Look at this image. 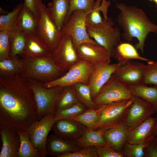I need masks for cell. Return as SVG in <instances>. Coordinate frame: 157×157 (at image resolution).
Segmentation results:
<instances>
[{"instance_id":"6da1fadb","label":"cell","mask_w":157,"mask_h":157,"mask_svg":"<svg viewBox=\"0 0 157 157\" xmlns=\"http://www.w3.org/2000/svg\"><path fill=\"white\" fill-rule=\"evenodd\" d=\"M38 120L33 92L21 74L0 77V125L26 131Z\"/></svg>"},{"instance_id":"7a4b0ae2","label":"cell","mask_w":157,"mask_h":157,"mask_svg":"<svg viewBox=\"0 0 157 157\" xmlns=\"http://www.w3.org/2000/svg\"><path fill=\"white\" fill-rule=\"evenodd\" d=\"M115 7L120 11L117 21L123 31L121 37L129 41L134 38L137 39L135 47L143 53L146 38L150 33H157V25L149 19L142 9L136 6L119 3Z\"/></svg>"},{"instance_id":"3957f363","label":"cell","mask_w":157,"mask_h":157,"mask_svg":"<svg viewBox=\"0 0 157 157\" xmlns=\"http://www.w3.org/2000/svg\"><path fill=\"white\" fill-rule=\"evenodd\" d=\"M21 56L19 60L22 67L21 75L25 78L48 83L59 78L67 72L56 65L52 55L40 57L24 55Z\"/></svg>"},{"instance_id":"277c9868","label":"cell","mask_w":157,"mask_h":157,"mask_svg":"<svg viewBox=\"0 0 157 157\" xmlns=\"http://www.w3.org/2000/svg\"><path fill=\"white\" fill-rule=\"evenodd\" d=\"M133 98L105 105L94 125L90 129L105 131L124 123Z\"/></svg>"},{"instance_id":"5b68a950","label":"cell","mask_w":157,"mask_h":157,"mask_svg":"<svg viewBox=\"0 0 157 157\" xmlns=\"http://www.w3.org/2000/svg\"><path fill=\"white\" fill-rule=\"evenodd\" d=\"M26 79L33 93L38 120L49 113H54L57 99L63 87L57 86L47 88L42 83Z\"/></svg>"},{"instance_id":"8992f818","label":"cell","mask_w":157,"mask_h":157,"mask_svg":"<svg viewBox=\"0 0 157 157\" xmlns=\"http://www.w3.org/2000/svg\"><path fill=\"white\" fill-rule=\"evenodd\" d=\"M115 23L110 18L104 19L100 23L86 26L87 32L91 38L105 48L113 57L116 46L120 41L121 34L119 29L114 27Z\"/></svg>"},{"instance_id":"52a82bcc","label":"cell","mask_w":157,"mask_h":157,"mask_svg":"<svg viewBox=\"0 0 157 157\" xmlns=\"http://www.w3.org/2000/svg\"><path fill=\"white\" fill-rule=\"evenodd\" d=\"M56 122L54 113H49L33 123L26 131L30 141L40 157L47 156L48 135Z\"/></svg>"},{"instance_id":"ba28073f","label":"cell","mask_w":157,"mask_h":157,"mask_svg":"<svg viewBox=\"0 0 157 157\" xmlns=\"http://www.w3.org/2000/svg\"><path fill=\"white\" fill-rule=\"evenodd\" d=\"M94 67L91 63L80 60L62 76L51 82L42 83V85L50 88L57 86L64 87L78 83L87 84Z\"/></svg>"},{"instance_id":"9c48e42d","label":"cell","mask_w":157,"mask_h":157,"mask_svg":"<svg viewBox=\"0 0 157 157\" xmlns=\"http://www.w3.org/2000/svg\"><path fill=\"white\" fill-rule=\"evenodd\" d=\"M36 34L52 53L58 45L63 37L61 30L58 28L47 7L44 4L38 19Z\"/></svg>"},{"instance_id":"30bf717a","label":"cell","mask_w":157,"mask_h":157,"mask_svg":"<svg viewBox=\"0 0 157 157\" xmlns=\"http://www.w3.org/2000/svg\"><path fill=\"white\" fill-rule=\"evenodd\" d=\"M133 96L128 86L120 82L112 75L92 100L100 107L112 102L131 99Z\"/></svg>"},{"instance_id":"8fae6325","label":"cell","mask_w":157,"mask_h":157,"mask_svg":"<svg viewBox=\"0 0 157 157\" xmlns=\"http://www.w3.org/2000/svg\"><path fill=\"white\" fill-rule=\"evenodd\" d=\"M86 15V13L83 10L74 11L61 29L63 34H68L72 37L76 49L78 46L84 43L98 44L90 38L87 32Z\"/></svg>"},{"instance_id":"7c38bea8","label":"cell","mask_w":157,"mask_h":157,"mask_svg":"<svg viewBox=\"0 0 157 157\" xmlns=\"http://www.w3.org/2000/svg\"><path fill=\"white\" fill-rule=\"evenodd\" d=\"M52 56L58 67L66 72L80 60L72 37L67 34H63L58 45L52 53Z\"/></svg>"},{"instance_id":"4fadbf2b","label":"cell","mask_w":157,"mask_h":157,"mask_svg":"<svg viewBox=\"0 0 157 157\" xmlns=\"http://www.w3.org/2000/svg\"><path fill=\"white\" fill-rule=\"evenodd\" d=\"M156 113L153 106L143 99L134 95L124 123L131 129L141 124Z\"/></svg>"},{"instance_id":"5bb4252c","label":"cell","mask_w":157,"mask_h":157,"mask_svg":"<svg viewBox=\"0 0 157 157\" xmlns=\"http://www.w3.org/2000/svg\"><path fill=\"white\" fill-rule=\"evenodd\" d=\"M120 65L118 63L110 64L109 63L94 65V69L87 84L90 88L92 99L98 94Z\"/></svg>"},{"instance_id":"9a60e30c","label":"cell","mask_w":157,"mask_h":157,"mask_svg":"<svg viewBox=\"0 0 157 157\" xmlns=\"http://www.w3.org/2000/svg\"><path fill=\"white\" fill-rule=\"evenodd\" d=\"M157 123L155 117L152 116L133 128L129 129L126 141L145 145L156 135Z\"/></svg>"},{"instance_id":"2e32d148","label":"cell","mask_w":157,"mask_h":157,"mask_svg":"<svg viewBox=\"0 0 157 157\" xmlns=\"http://www.w3.org/2000/svg\"><path fill=\"white\" fill-rule=\"evenodd\" d=\"M145 66L143 63L130 61L120 65L113 75L128 86L141 83Z\"/></svg>"},{"instance_id":"e0dca14e","label":"cell","mask_w":157,"mask_h":157,"mask_svg":"<svg viewBox=\"0 0 157 157\" xmlns=\"http://www.w3.org/2000/svg\"><path fill=\"white\" fill-rule=\"evenodd\" d=\"M78 56L83 60L95 65L102 63H110L111 57L108 51L98 44L84 43L76 49Z\"/></svg>"},{"instance_id":"ac0fdd59","label":"cell","mask_w":157,"mask_h":157,"mask_svg":"<svg viewBox=\"0 0 157 157\" xmlns=\"http://www.w3.org/2000/svg\"><path fill=\"white\" fill-rule=\"evenodd\" d=\"M86 128L76 121L63 119L56 121L52 129L57 136L75 141L82 135Z\"/></svg>"},{"instance_id":"d6986e66","label":"cell","mask_w":157,"mask_h":157,"mask_svg":"<svg viewBox=\"0 0 157 157\" xmlns=\"http://www.w3.org/2000/svg\"><path fill=\"white\" fill-rule=\"evenodd\" d=\"M0 134L2 143L0 157H18L20 139L17 131L0 125Z\"/></svg>"},{"instance_id":"ffe728a7","label":"cell","mask_w":157,"mask_h":157,"mask_svg":"<svg viewBox=\"0 0 157 157\" xmlns=\"http://www.w3.org/2000/svg\"><path fill=\"white\" fill-rule=\"evenodd\" d=\"M81 148L75 140L63 139L52 134L47 139V156L57 157L60 154L77 151Z\"/></svg>"},{"instance_id":"44dd1931","label":"cell","mask_w":157,"mask_h":157,"mask_svg":"<svg viewBox=\"0 0 157 157\" xmlns=\"http://www.w3.org/2000/svg\"><path fill=\"white\" fill-rule=\"evenodd\" d=\"M22 55L40 57L51 56L52 53L36 34H33L26 35L25 47Z\"/></svg>"},{"instance_id":"7402d4cb","label":"cell","mask_w":157,"mask_h":157,"mask_svg":"<svg viewBox=\"0 0 157 157\" xmlns=\"http://www.w3.org/2000/svg\"><path fill=\"white\" fill-rule=\"evenodd\" d=\"M120 65L132 60H141L147 63L152 60L140 56L137 49L129 42H119L116 46L113 56Z\"/></svg>"},{"instance_id":"603a6c76","label":"cell","mask_w":157,"mask_h":157,"mask_svg":"<svg viewBox=\"0 0 157 157\" xmlns=\"http://www.w3.org/2000/svg\"><path fill=\"white\" fill-rule=\"evenodd\" d=\"M129 129L124 123L105 131L104 136L107 144L117 151L121 152L126 142V134Z\"/></svg>"},{"instance_id":"cb8c5ba5","label":"cell","mask_w":157,"mask_h":157,"mask_svg":"<svg viewBox=\"0 0 157 157\" xmlns=\"http://www.w3.org/2000/svg\"><path fill=\"white\" fill-rule=\"evenodd\" d=\"M70 0H52L47 7L58 28L61 30L65 24L69 6Z\"/></svg>"},{"instance_id":"d4e9b609","label":"cell","mask_w":157,"mask_h":157,"mask_svg":"<svg viewBox=\"0 0 157 157\" xmlns=\"http://www.w3.org/2000/svg\"><path fill=\"white\" fill-rule=\"evenodd\" d=\"M104 131L87 127L82 135L75 140L80 148L103 146L107 144L104 136Z\"/></svg>"},{"instance_id":"484cf974","label":"cell","mask_w":157,"mask_h":157,"mask_svg":"<svg viewBox=\"0 0 157 157\" xmlns=\"http://www.w3.org/2000/svg\"><path fill=\"white\" fill-rule=\"evenodd\" d=\"M38 19L24 6L17 23V29L20 30L26 35L36 34Z\"/></svg>"},{"instance_id":"4316f807","label":"cell","mask_w":157,"mask_h":157,"mask_svg":"<svg viewBox=\"0 0 157 157\" xmlns=\"http://www.w3.org/2000/svg\"><path fill=\"white\" fill-rule=\"evenodd\" d=\"M24 6V3H19L10 12L0 16V31L11 32L17 29V23Z\"/></svg>"},{"instance_id":"83f0119b","label":"cell","mask_w":157,"mask_h":157,"mask_svg":"<svg viewBox=\"0 0 157 157\" xmlns=\"http://www.w3.org/2000/svg\"><path fill=\"white\" fill-rule=\"evenodd\" d=\"M131 93L151 104L157 113V86L149 87L142 83L128 86Z\"/></svg>"},{"instance_id":"f1b7e54d","label":"cell","mask_w":157,"mask_h":157,"mask_svg":"<svg viewBox=\"0 0 157 157\" xmlns=\"http://www.w3.org/2000/svg\"><path fill=\"white\" fill-rule=\"evenodd\" d=\"M79 102L71 86L64 87L57 99L54 113L69 108Z\"/></svg>"},{"instance_id":"f546056e","label":"cell","mask_w":157,"mask_h":157,"mask_svg":"<svg viewBox=\"0 0 157 157\" xmlns=\"http://www.w3.org/2000/svg\"><path fill=\"white\" fill-rule=\"evenodd\" d=\"M26 35L20 30L17 29L10 33V57L18 60L17 55L22 54L26 45Z\"/></svg>"},{"instance_id":"4dcf8cb0","label":"cell","mask_w":157,"mask_h":157,"mask_svg":"<svg viewBox=\"0 0 157 157\" xmlns=\"http://www.w3.org/2000/svg\"><path fill=\"white\" fill-rule=\"evenodd\" d=\"M71 86L79 101L88 109H96L99 108L93 101L90 88L87 84L78 83Z\"/></svg>"},{"instance_id":"1f68e13d","label":"cell","mask_w":157,"mask_h":157,"mask_svg":"<svg viewBox=\"0 0 157 157\" xmlns=\"http://www.w3.org/2000/svg\"><path fill=\"white\" fill-rule=\"evenodd\" d=\"M17 131L20 139L18 157H40L39 154L30 141L26 131Z\"/></svg>"},{"instance_id":"d6a6232c","label":"cell","mask_w":157,"mask_h":157,"mask_svg":"<svg viewBox=\"0 0 157 157\" xmlns=\"http://www.w3.org/2000/svg\"><path fill=\"white\" fill-rule=\"evenodd\" d=\"M22 67L19 60L11 58L0 60V77L21 74Z\"/></svg>"},{"instance_id":"836d02e7","label":"cell","mask_w":157,"mask_h":157,"mask_svg":"<svg viewBox=\"0 0 157 157\" xmlns=\"http://www.w3.org/2000/svg\"><path fill=\"white\" fill-rule=\"evenodd\" d=\"M104 106L96 109H88L81 114L67 119L76 121L90 128L94 125Z\"/></svg>"},{"instance_id":"e575fe53","label":"cell","mask_w":157,"mask_h":157,"mask_svg":"<svg viewBox=\"0 0 157 157\" xmlns=\"http://www.w3.org/2000/svg\"><path fill=\"white\" fill-rule=\"evenodd\" d=\"M88 108L79 102L67 108L56 112L54 113L56 121L61 119H67L78 115Z\"/></svg>"},{"instance_id":"d590c367","label":"cell","mask_w":157,"mask_h":157,"mask_svg":"<svg viewBox=\"0 0 157 157\" xmlns=\"http://www.w3.org/2000/svg\"><path fill=\"white\" fill-rule=\"evenodd\" d=\"M95 1V0H70L69 9L65 24L68 20L74 11L81 10L87 14L92 10Z\"/></svg>"},{"instance_id":"8d00e7d4","label":"cell","mask_w":157,"mask_h":157,"mask_svg":"<svg viewBox=\"0 0 157 157\" xmlns=\"http://www.w3.org/2000/svg\"><path fill=\"white\" fill-rule=\"evenodd\" d=\"M142 83L157 86V63L151 60L145 65Z\"/></svg>"},{"instance_id":"74e56055","label":"cell","mask_w":157,"mask_h":157,"mask_svg":"<svg viewBox=\"0 0 157 157\" xmlns=\"http://www.w3.org/2000/svg\"><path fill=\"white\" fill-rule=\"evenodd\" d=\"M144 146L126 141L121 153L123 157H145L144 150Z\"/></svg>"},{"instance_id":"f35d334b","label":"cell","mask_w":157,"mask_h":157,"mask_svg":"<svg viewBox=\"0 0 157 157\" xmlns=\"http://www.w3.org/2000/svg\"><path fill=\"white\" fill-rule=\"evenodd\" d=\"M10 58V32L0 31V60Z\"/></svg>"},{"instance_id":"ab89813d","label":"cell","mask_w":157,"mask_h":157,"mask_svg":"<svg viewBox=\"0 0 157 157\" xmlns=\"http://www.w3.org/2000/svg\"><path fill=\"white\" fill-rule=\"evenodd\" d=\"M102 0H96L92 10L86 14L85 22L86 26L95 25L102 22L104 20L100 14L99 7Z\"/></svg>"},{"instance_id":"60d3db41","label":"cell","mask_w":157,"mask_h":157,"mask_svg":"<svg viewBox=\"0 0 157 157\" xmlns=\"http://www.w3.org/2000/svg\"><path fill=\"white\" fill-rule=\"evenodd\" d=\"M57 157H98L96 147H94L82 148L77 151L60 154Z\"/></svg>"},{"instance_id":"b9f144b4","label":"cell","mask_w":157,"mask_h":157,"mask_svg":"<svg viewBox=\"0 0 157 157\" xmlns=\"http://www.w3.org/2000/svg\"><path fill=\"white\" fill-rule=\"evenodd\" d=\"M95 147L98 157H123L121 152L117 151L107 144Z\"/></svg>"},{"instance_id":"7bdbcfd3","label":"cell","mask_w":157,"mask_h":157,"mask_svg":"<svg viewBox=\"0 0 157 157\" xmlns=\"http://www.w3.org/2000/svg\"><path fill=\"white\" fill-rule=\"evenodd\" d=\"M24 4L25 8L39 19L44 4L42 0H24Z\"/></svg>"},{"instance_id":"ee69618b","label":"cell","mask_w":157,"mask_h":157,"mask_svg":"<svg viewBox=\"0 0 157 157\" xmlns=\"http://www.w3.org/2000/svg\"><path fill=\"white\" fill-rule=\"evenodd\" d=\"M144 150L145 157H157V135L145 145Z\"/></svg>"},{"instance_id":"f6af8a7d","label":"cell","mask_w":157,"mask_h":157,"mask_svg":"<svg viewBox=\"0 0 157 157\" xmlns=\"http://www.w3.org/2000/svg\"><path fill=\"white\" fill-rule=\"evenodd\" d=\"M110 5V3L109 1L102 0L99 7L100 11L102 12L104 18L106 20H107L108 18L107 15V11L108 8Z\"/></svg>"},{"instance_id":"bcb514c9","label":"cell","mask_w":157,"mask_h":157,"mask_svg":"<svg viewBox=\"0 0 157 157\" xmlns=\"http://www.w3.org/2000/svg\"><path fill=\"white\" fill-rule=\"evenodd\" d=\"M155 2L157 5V0H151Z\"/></svg>"},{"instance_id":"7dc6e473","label":"cell","mask_w":157,"mask_h":157,"mask_svg":"<svg viewBox=\"0 0 157 157\" xmlns=\"http://www.w3.org/2000/svg\"><path fill=\"white\" fill-rule=\"evenodd\" d=\"M156 113V117H155V118H156V121L157 123V113ZM156 135L157 136V134H156Z\"/></svg>"}]
</instances>
